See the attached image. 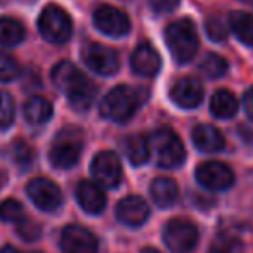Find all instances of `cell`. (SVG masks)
Segmentation results:
<instances>
[{"label": "cell", "mask_w": 253, "mask_h": 253, "mask_svg": "<svg viewBox=\"0 0 253 253\" xmlns=\"http://www.w3.org/2000/svg\"><path fill=\"white\" fill-rule=\"evenodd\" d=\"M82 151V135L78 130L66 128L54 141L49 151L50 163L57 169H71L77 165Z\"/></svg>", "instance_id": "cell-6"}, {"label": "cell", "mask_w": 253, "mask_h": 253, "mask_svg": "<svg viewBox=\"0 0 253 253\" xmlns=\"http://www.w3.org/2000/svg\"><path fill=\"white\" fill-rule=\"evenodd\" d=\"M243 108H245L246 116L253 122V88L246 90L243 95Z\"/></svg>", "instance_id": "cell-34"}, {"label": "cell", "mask_w": 253, "mask_h": 253, "mask_svg": "<svg viewBox=\"0 0 253 253\" xmlns=\"http://www.w3.org/2000/svg\"><path fill=\"white\" fill-rule=\"evenodd\" d=\"M208 253H243V246L234 238H220L213 241Z\"/></svg>", "instance_id": "cell-30"}, {"label": "cell", "mask_w": 253, "mask_h": 253, "mask_svg": "<svg viewBox=\"0 0 253 253\" xmlns=\"http://www.w3.org/2000/svg\"><path fill=\"white\" fill-rule=\"evenodd\" d=\"M205 30H207V35L210 37L213 42H224L227 39V26L217 16H211L205 23Z\"/></svg>", "instance_id": "cell-29"}, {"label": "cell", "mask_w": 253, "mask_h": 253, "mask_svg": "<svg viewBox=\"0 0 253 253\" xmlns=\"http://www.w3.org/2000/svg\"><path fill=\"white\" fill-rule=\"evenodd\" d=\"M77 200L78 205L87 213H101L106 207V196L102 189L92 180H82L77 186Z\"/></svg>", "instance_id": "cell-16"}, {"label": "cell", "mask_w": 253, "mask_h": 253, "mask_svg": "<svg viewBox=\"0 0 253 253\" xmlns=\"http://www.w3.org/2000/svg\"><path fill=\"white\" fill-rule=\"evenodd\" d=\"M180 0H149V5L156 12H170L179 5Z\"/></svg>", "instance_id": "cell-33"}, {"label": "cell", "mask_w": 253, "mask_h": 253, "mask_svg": "<svg viewBox=\"0 0 253 253\" xmlns=\"http://www.w3.org/2000/svg\"><path fill=\"white\" fill-rule=\"evenodd\" d=\"M201 71L208 78H218L227 71V61L218 54H208L201 63Z\"/></svg>", "instance_id": "cell-25"}, {"label": "cell", "mask_w": 253, "mask_h": 253, "mask_svg": "<svg viewBox=\"0 0 253 253\" xmlns=\"http://www.w3.org/2000/svg\"><path fill=\"white\" fill-rule=\"evenodd\" d=\"M25 39V28L14 18H0V45H18Z\"/></svg>", "instance_id": "cell-24"}, {"label": "cell", "mask_w": 253, "mask_h": 253, "mask_svg": "<svg viewBox=\"0 0 253 253\" xmlns=\"http://www.w3.org/2000/svg\"><path fill=\"white\" fill-rule=\"evenodd\" d=\"M229 26L245 45L253 47V16L248 12H232Z\"/></svg>", "instance_id": "cell-23"}, {"label": "cell", "mask_w": 253, "mask_h": 253, "mask_svg": "<svg viewBox=\"0 0 253 253\" xmlns=\"http://www.w3.org/2000/svg\"><path fill=\"white\" fill-rule=\"evenodd\" d=\"M160 64H162V59H160L158 52L148 43L139 45L132 54V70L141 77L156 75L160 70Z\"/></svg>", "instance_id": "cell-18"}, {"label": "cell", "mask_w": 253, "mask_h": 253, "mask_svg": "<svg viewBox=\"0 0 253 253\" xmlns=\"http://www.w3.org/2000/svg\"><path fill=\"white\" fill-rule=\"evenodd\" d=\"M19 75V64L11 54L0 52V82H9Z\"/></svg>", "instance_id": "cell-28"}, {"label": "cell", "mask_w": 253, "mask_h": 253, "mask_svg": "<svg viewBox=\"0 0 253 253\" xmlns=\"http://www.w3.org/2000/svg\"><path fill=\"white\" fill-rule=\"evenodd\" d=\"M0 218L4 222H19L25 218V208L18 200H5L0 205Z\"/></svg>", "instance_id": "cell-26"}, {"label": "cell", "mask_w": 253, "mask_h": 253, "mask_svg": "<svg viewBox=\"0 0 253 253\" xmlns=\"http://www.w3.org/2000/svg\"><path fill=\"white\" fill-rule=\"evenodd\" d=\"M165 40L169 50L177 63H189L198 52V32L191 19H179L165 30Z\"/></svg>", "instance_id": "cell-2"}, {"label": "cell", "mask_w": 253, "mask_h": 253, "mask_svg": "<svg viewBox=\"0 0 253 253\" xmlns=\"http://www.w3.org/2000/svg\"><path fill=\"white\" fill-rule=\"evenodd\" d=\"M196 180L205 189L224 191L232 186L234 173L231 167L222 162H205L196 169Z\"/></svg>", "instance_id": "cell-8"}, {"label": "cell", "mask_w": 253, "mask_h": 253, "mask_svg": "<svg viewBox=\"0 0 253 253\" xmlns=\"http://www.w3.org/2000/svg\"><path fill=\"white\" fill-rule=\"evenodd\" d=\"M25 116L28 122L32 123H45L52 116V104L47 101L45 97H40V95H33L26 101L25 104Z\"/></svg>", "instance_id": "cell-22"}, {"label": "cell", "mask_w": 253, "mask_h": 253, "mask_svg": "<svg viewBox=\"0 0 253 253\" xmlns=\"http://www.w3.org/2000/svg\"><path fill=\"white\" fill-rule=\"evenodd\" d=\"M14 101L7 92H0V128H7L14 120Z\"/></svg>", "instance_id": "cell-27"}, {"label": "cell", "mask_w": 253, "mask_h": 253, "mask_svg": "<svg viewBox=\"0 0 253 253\" xmlns=\"http://www.w3.org/2000/svg\"><path fill=\"white\" fill-rule=\"evenodd\" d=\"M151 196L158 207L169 208L179 198V186L170 177H158L151 184Z\"/></svg>", "instance_id": "cell-19"}, {"label": "cell", "mask_w": 253, "mask_h": 253, "mask_svg": "<svg viewBox=\"0 0 253 253\" xmlns=\"http://www.w3.org/2000/svg\"><path fill=\"white\" fill-rule=\"evenodd\" d=\"M151 155L158 167L163 169H175L186 160V149L179 135L170 128H160L151 135Z\"/></svg>", "instance_id": "cell-4"}, {"label": "cell", "mask_w": 253, "mask_h": 253, "mask_svg": "<svg viewBox=\"0 0 253 253\" xmlns=\"http://www.w3.org/2000/svg\"><path fill=\"white\" fill-rule=\"evenodd\" d=\"M123 148H125L126 158L130 160L134 165L146 163L149 160V155H151V144L142 135H130L123 142Z\"/></svg>", "instance_id": "cell-21"}, {"label": "cell", "mask_w": 253, "mask_h": 253, "mask_svg": "<svg viewBox=\"0 0 253 253\" xmlns=\"http://www.w3.org/2000/svg\"><path fill=\"white\" fill-rule=\"evenodd\" d=\"M92 175L106 187H116L122 180V165L115 153L101 151L92 162Z\"/></svg>", "instance_id": "cell-11"}, {"label": "cell", "mask_w": 253, "mask_h": 253, "mask_svg": "<svg viewBox=\"0 0 253 253\" xmlns=\"http://www.w3.org/2000/svg\"><path fill=\"white\" fill-rule=\"evenodd\" d=\"M39 32L47 42L64 43L73 33V23L59 5H47L39 18Z\"/></svg>", "instance_id": "cell-5"}, {"label": "cell", "mask_w": 253, "mask_h": 253, "mask_svg": "<svg viewBox=\"0 0 253 253\" xmlns=\"http://www.w3.org/2000/svg\"><path fill=\"white\" fill-rule=\"evenodd\" d=\"M84 61L99 75H113L118 71V56L113 49L101 43H90L84 50Z\"/></svg>", "instance_id": "cell-13"}, {"label": "cell", "mask_w": 253, "mask_h": 253, "mask_svg": "<svg viewBox=\"0 0 253 253\" xmlns=\"http://www.w3.org/2000/svg\"><path fill=\"white\" fill-rule=\"evenodd\" d=\"M61 248L64 253H97V239L88 229L68 225L61 234Z\"/></svg>", "instance_id": "cell-12"}, {"label": "cell", "mask_w": 253, "mask_h": 253, "mask_svg": "<svg viewBox=\"0 0 253 253\" xmlns=\"http://www.w3.org/2000/svg\"><path fill=\"white\" fill-rule=\"evenodd\" d=\"M94 23L97 30L109 37H123L130 32L128 16L111 5H99L94 11Z\"/></svg>", "instance_id": "cell-10"}, {"label": "cell", "mask_w": 253, "mask_h": 253, "mask_svg": "<svg viewBox=\"0 0 253 253\" xmlns=\"http://www.w3.org/2000/svg\"><path fill=\"white\" fill-rule=\"evenodd\" d=\"M18 232L23 239H26V241H35V239H39L40 234H42V227H40L35 220L25 217L18 224Z\"/></svg>", "instance_id": "cell-31"}, {"label": "cell", "mask_w": 253, "mask_h": 253, "mask_svg": "<svg viewBox=\"0 0 253 253\" xmlns=\"http://www.w3.org/2000/svg\"><path fill=\"white\" fill-rule=\"evenodd\" d=\"M12 155H14V160L18 163H21V165H28L30 162H32V148H30L28 144H25V142H16L14 148H12Z\"/></svg>", "instance_id": "cell-32"}, {"label": "cell", "mask_w": 253, "mask_h": 253, "mask_svg": "<svg viewBox=\"0 0 253 253\" xmlns=\"http://www.w3.org/2000/svg\"><path fill=\"white\" fill-rule=\"evenodd\" d=\"M210 111L217 118H232L238 113V99L234 97V94L225 88L217 90L210 99Z\"/></svg>", "instance_id": "cell-20"}, {"label": "cell", "mask_w": 253, "mask_h": 253, "mask_svg": "<svg viewBox=\"0 0 253 253\" xmlns=\"http://www.w3.org/2000/svg\"><path fill=\"white\" fill-rule=\"evenodd\" d=\"M139 106V92L126 85H120L104 95L101 102V115L113 122H126L135 115Z\"/></svg>", "instance_id": "cell-3"}, {"label": "cell", "mask_w": 253, "mask_h": 253, "mask_svg": "<svg viewBox=\"0 0 253 253\" xmlns=\"http://www.w3.org/2000/svg\"><path fill=\"white\" fill-rule=\"evenodd\" d=\"M142 253H162V252H158L156 248H144L142 250Z\"/></svg>", "instance_id": "cell-36"}, {"label": "cell", "mask_w": 253, "mask_h": 253, "mask_svg": "<svg viewBox=\"0 0 253 253\" xmlns=\"http://www.w3.org/2000/svg\"><path fill=\"white\" fill-rule=\"evenodd\" d=\"M172 99L177 106L186 109H193L203 101V85L196 78H180L172 87Z\"/></svg>", "instance_id": "cell-15"}, {"label": "cell", "mask_w": 253, "mask_h": 253, "mask_svg": "<svg viewBox=\"0 0 253 253\" xmlns=\"http://www.w3.org/2000/svg\"><path fill=\"white\" fill-rule=\"evenodd\" d=\"M26 193H28L30 200L43 211L57 210L63 203V194H61L57 184H54L52 180L45 179V177L30 180L26 186Z\"/></svg>", "instance_id": "cell-9"}, {"label": "cell", "mask_w": 253, "mask_h": 253, "mask_svg": "<svg viewBox=\"0 0 253 253\" xmlns=\"http://www.w3.org/2000/svg\"><path fill=\"white\" fill-rule=\"evenodd\" d=\"M193 142L203 153H217L224 148L225 141L222 132L210 123H200L193 130Z\"/></svg>", "instance_id": "cell-17"}, {"label": "cell", "mask_w": 253, "mask_h": 253, "mask_svg": "<svg viewBox=\"0 0 253 253\" xmlns=\"http://www.w3.org/2000/svg\"><path fill=\"white\" fill-rule=\"evenodd\" d=\"M116 217L122 224L139 227L149 217V207L141 196H126L116 205Z\"/></svg>", "instance_id": "cell-14"}, {"label": "cell", "mask_w": 253, "mask_h": 253, "mask_svg": "<svg viewBox=\"0 0 253 253\" xmlns=\"http://www.w3.org/2000/svg\"><path fill=\"white\" fill-rule=\"evenodd\" d=\"M163 239L173 253H191L198 243V229L184 218H173L165 225Z\"/></svg>", "instance_id": "cell-7"}, {"label": "cell", "mask_w": 253, "mask_h": 253, "mask_svg": "<svg viewBox=\"0 0 253 253\" xmlns=\"http://www.w3.org/2000/svg\"><path fill=\"white\" fill-rule=\"evenodd\" d=\"M0 253H23V252H19L18 248H14V246H4V248H0Z\"/></svg>", "instance_id": "cell-35"}, {"label": "cell", "mask_w": 253, "mask_h": 253, "mask_svg": "<svg viewBox=\"0 0 253 253\" xmlns=\"http://www.w3.org/2000/svg\"><path fill=\"white\" fill-rule=\"evenodd\" d=\"M52 80L77 111H87L94 102L95 87L75 64L61 61L52 70Z\"/></svg>", "instance_id": "cell-1"}]
</instances>
